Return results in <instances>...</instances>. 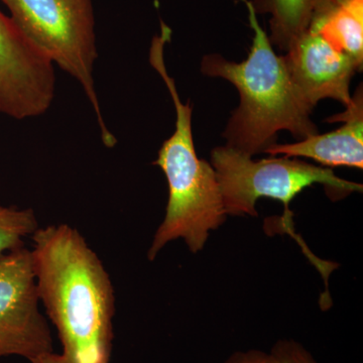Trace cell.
Listing matches in <instances>:
<instances>
[{
  "label": "cell",
  "instance_id": "obj_10",
  "mask_svg": "<svg viewBox=\"0 0 363 363\" xmlns=\"http://www.w3.org/2000/svg\"><path fill=\"white\" fill-rule=\"evenodd\" d=\"M308 30L363 65V0H320Z\"/></svg>",
  "mask_w": 363,
  "mask_h": 363
},
{
  "label": "cell",
  "instance_id": "obj_11",
  "mask_svg": "<svg viewBox=\"0 0 363 363\" xmlns=\"http://www.w3.org/2000/svg\"><path fill=\"white\" fill-rule=\"evenodd\" d=\"M257 14H271L272 45L281 51L291 45L309 28L320 0H250Z\"/></svg>",
  "mask_w": 363,
  "mask_h": 363
},
{
  "label": "cell",
  "instance_id": "obj_9",
  "mask_svg": "<svg viewBox=\"0 0 363 363\" xmlns=\"http://www.w3.org/2000/svg\"><path fill=\"white\" fill-rule=\"evenodd\" d=\"M344 113L328 119L343 121L338 130L324 135L308 136L300 142L274 145L264 152L289 157H307L326 167L363 169V95L362 86L351 96Z\"/></svg>",
  "mask_w": 363,
  "mask_h": 363
},
{
  "label": "cell",
  "instance_id": "obj_13",
  "mask_svg": "<svg viewBox=\"0 0 363 363\" xmlns=\"http://www.w3.org/2000/svg\"><path fill=\"white\" fill-rule=\"evenodd\" d=\"M269 354L272 363H319L302 344L293 339H279Z\"/></svg>",
  "mask_w": 363,
  "mask_h": 363
},
{
  "label": "cell",
  "instance_id": "obj_6",
  "mask_svg": "<svg viewBox=\"0 0 363 363\" xmlns=\"http://www.w3.org/2000/svg\"><path fill=\"white\" fill-rule=\"evenodd\" d=\"M30 248L0 259V358L28 362L54 352L51 329L40 309Z\"/></svg>",
  "mask_w": 363,
  "mask_h": 363
},
{
  "label": "cell",
  "instance_id": "obj_3",
  "mask_svg": "<svg viewBox=\"0 0 363 363\" xmlns=\"http://www.w3.org/2000/svg\"><path fill=\"white\" fill-rule=\"evenodd\" d=\"M171 38V28L162 21L161 33L152 39L150 50V65L166 83L176 109L175 131L162 143L154 162L166 176L169 199L164 220L147 250L150 262L168 243L180 238L191 252H201L210 233L218 229L227 217L215 169L196 154L192 106L182 102L175 80L167 71L164 48Z\"/></svg>",
  "mask_w": 363,
  "mask_h": 363
},
{
  "label": "cell",
  "instance_id": "obj_2",
  "mask_svg": "<svg viewBox=\"0 0 363 363\" xmlns=\"http://www.w3.org/2000/svg\"><path fill=\"white\" fill-rule=\"evenodd\" d=\"M253 30L252 45L241 63L219 55L203 58V74L225 79L240 94L224 136L228 147L253 157L276 143L277 135L288 130L300 140L316 135L312 108L298 96L285 59L274 52L266 30L259 25L250 0H242Z\"/></svg>",
  "mask_w": 363,
  "mask_h": 363
},
{
  "label": "cell",
  "instance_id": "obj_5",
  "mask_svg": "<svg viewBox=\"0 0 363 363\" xmlns=\"http://www.w3.org/2000/svg\"><path fill=\"white\" fill-rule=\"evenodd\" d=\"M227 216L257 217L259 198L283 203L286 221H290V203L306 188L321 184L333 197L344 198L362 192V184L344 180L331 169L315 166L297 157L252 160L240 150L224 145L211 152V162Z\"/></svg>",
  "mask_w": 363,
  "mask_h": 363
},
{
  "label": "cell",
  "instance_id": "obj_14",
  "mask_svg": "<svg viewBox=\"0 0 363 363\" xmlns=\"http://www.w3.org/2000/svg\"><path fill=\"white\" fill-rule=\"evenodd\" d=\"M223 363H272L269 352L259 350L236 351Z\"/></svg>",
  "mask_w": 363,
  "mask_h": 363
},
{
  "label": "cell",
  "instance_id": "obj_15",
  "mask_svg": "<svg viewBox=\"0 0 363 363\" xmlns=\"http://www.w3.org/2000/svg\"><path fill=\"white\" fill-rule=\"evenodd\" d=\"M30 363H70L63 354H57L55 352L45 353L40 357L30 360Z\"/></svg>",
  "mask_w": 363,
  "mask_h": 363
},
{
  "label": "cell",
  "instance_id": "obj_1",
  "mask_svg": "<svg viewBox=\"0 0 363 363\" xmlns=\"http://www.w3.org/2000/svg\"><path fill=\"white\" fill-rule=\"evenodd\" d=\"M30 250L40 303L70 363H109L116 294L104 262L69 224L39 227Z\"/></svg>",
  "mask_w": 363,
  "mask_h": 363
},
{
  "label": "cell",
  "instance_id": "obj_8",
  "mask_svg": "<svg viewBox=\"0 0 363 363\" xmlns=\"http://www.w3.org/2000/svg\"><path fill=\"white\" fill-rule=\"evenodd\" d=\"M284 59L298 96L310 108L325 98L337 100L345 107L350 104L351 79L362 70V64L323 37L306 30Z\"/></svg>",
  "mask_w": 363,
  "mask_h": 363
},
{
  "label": "cell",
  "instance_id": "obj_4",
  "mask_svg": "<svg viewBox=\"0 0 363 363\" xmlns=\"http://www.w3.org/2000/svg\"><path fill=\"white\" fill-rule=\"evenodd\" d=\"M30 45L82 87L105 147L116 145L105 123L94 83L98 57L92 0H0Z\"/></svg>",
  "mask_w": 363,
  "mask_h": 363
},
{
  "label": "cell",
  "instance_id": "obj_7",
  "mask_svg": "<svg viewBox=\"0 0 363 363\" xmlns=\"http://www.w3.org/2000/svg\"><path fill=\"white\" fill-rule=\"evenodd\" d=\"M55 90L54 65L0 11V113L16 121L43 116Z\"/></svg>",
  "mask_w": 363,
  "mask_h": 363
},
{
  "label": "cell",
  "instance_id": "obj_12",
  "mask_svg": "<svg viewBox=\"0 0 363 363\" xmlns=\"http://www.w3.org/2000/svg\"><path fill=\"white\" fill-rule=\"evenodd\" d=\"M39 227L35 211L30 208L0 205V259L16 248L25 247L26 238H32Z\"/></svg>",
  "mask_w": 363,
  "mask_h": 363
}]
</instances>
